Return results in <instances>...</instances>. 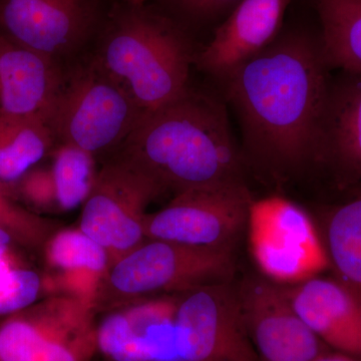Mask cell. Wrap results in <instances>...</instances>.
<instances>
[{"instance_id":"9c48e42d","label":"cell","mask_w":361,"mask_h":361,"mask_svg":"<svg viewBox=\"0 0 361 361\" xmlns=\"http://www.w3.org/2000/svg\"><path fill=\"white\" fill-rule=\"evenodd\" d=\"M237 288L247 331L261 361H313L329 351L292 307L284 286L250 277Z\"/></svg>"},{"instance_id":"d6986e66","label":"cell","mask_w":361,"mask_h":361,"mask_svg":"<svg viewBox=\"0 0 361 361\" xmlns=\"http://www.w3.org/2000/svg\"><path fill=\"white\" fill-rule=\"evenodd\" d=\"M49 173L54 198L65 210L87 200L97 179L92 154L66 142L56 149Z\"/></svg>"},{"instance_id":"6da1fadb","label":"cell","mask_w":361,"mask_h":361,"mask_svg":"<svg viewBox=\"0 0 361 361\" xmlns=\"http://www.w3.org/2000/svg\"><path fill=\"white\" fill-rule=\"evenodd\" d=\"M329 68L322 47L290 37L223 78L241 123L246 164L276 184L315 164Z\"/></svg>"},{"instance_id":"7402d4cb","label":"cell","mask_w":361,"mask_h":361,"mask_svg":"<svg viewBox=\"0 0 361 361\" xmlns=\"http://www.w3.org/2000/svg\"><path fill=\"white\" fill-rule=\"evenodd\" d=\"M240 0H184V6L192 13L209 16L223 11Z\"/></svg>"},{"instance_id":"ffe728a7","label":"cell","mask_w":361,"mask_h":361,"mask_svg":"<svg viewBox=\"0 0 361 361\" xmlns=\"http://www.w3.org/2000/svg\"><path fill=\"white\" fill-rule=\"evenodd\" d=\"M49 255L52 262L65 269L85 268L102 271L106 267V249L85 233L70 231L59 234L51 242Z\"/></svg>"},{"instance_id":"30bf717a","label":"cell","mask_w":361,"mask_h":361,"mask_svg":"<svg viewBox=\"0 0 361 361\" xmlns=\"http://www.w3.org/2000/svg\"><path fill=\"white\" fill-rule=\"evenodd\" d=\"M315 164L348 198L361 194V73L342 71L330 80Z\"/></svg>"},{"instance_id":"8fae6325","label":"cell","mask_w":361,"mask_h":361,"mask_svg":"<svg viewBox=\"0 0 361 361\" xmlns=\"http://www.w3.org/2000/svg\"><path fill=\"white\" fill-rule=\"evenodd\" d=\"M90 23L85 0H0L4 37L47 58L77 47Z\"/></svg>"},{"instance_id":"ac0fdd59","label":"cell","mask_w":361,"mask_h":361,"mask_svg":"<svg viewBox=\"0 0 361 361\" xmlns=\"http://www.w3.org/2000/svg\"><path fill=\"white\" fill-rule=\"evenodd\" d=\"M329 66L361 73V0H317Z\"/></svg>"},{"instance_id":"7a4b0ae2","label":"cell","mask_w":361,"mask_h":361,"mask_svg":"<svg viewBox=\"0 0 361 361\" xmlns=\"http://www.w3.org/2000/svg\"><path fill=\"white\" fill-rule=\"evenodd\" d=\"M125 144L126 161L178 193L244 183L245 158L233 137L224 104L191 90L142 115Z\"/></svg>"},{"instance_id":"5b68a950","label":"cell","mask_w":361,"mask_h":361,"mask_svg":"<svg viewBox=\"0 0 361 361\" xmlns=\"http://www.w3.org/2000/svg\"><path fill=\"white\" fill-rule=\"evenodd\" d=\"M142 113L128 92L97 66L63 82L54 106V137L87 153L125 144Z\"/></svg>"},{"instance_id":"603a6c76","label":"cell","mask_w":361,"mask_h":361,"mask_svg":"<svg viewBox=\"0 0 361 361\" xmlns=\"http://www.w3.org/2000/svg\"><path fill=\"white\" fill-rule=\"evenodd\" d=\"M313 361H355L351 356L344 355V353H330L329 351L318 356Z\"/></svg>"},{"instance_id":"4fadbf2b","label":"cell","mask_w":361,"mask_h":361,"mask_svg":"<svg viewBox=\"0 0 361 361\" xmlns=\"http://www.w3.org/2000/svg\"><path fill=\"white\" fill-rule=\"evenodd\" d=\"M63 78L52 59L0 35V114L51 126Z\"/></svg>"},{"instance_id":"e0dca14e","label":"cell","mask_w":361,"mask_h":361,"mask_svg":"<svg viewBox=\"0 0 361 361\" xmlns=\"http://www.w3.org/2000/svg\"><path fill=\"white\" fill-rule=\"evenodd\" d=\"M54 137L51 126L40 118L0 114V180L20 179L44 158Z\"/></svg>"},{"instance_id":"484cf974","label":"cell","mask_w":361,"mask_h":361,"mask_svg":"<svg viewBox=\"0 0 361 361\" xmlns=\"http://www.w3.org/2000/svg\"><path fill=\"white\" fill-rule=\"evenodd\" d=\"M111 361V360H110Z\"/></svg>"},{"instance_id":"44dd1931","label":"cell","mask_w":361,"mask_h":361,"mask_svg":"<svg viewBox=\"0 0 361 361\" xmlns=\"http://www.w3.org/2000/svg\"><path fill=\"white\" fill-rule=\"evenodd\" d=\"M0 180V228L11 236L27 237L30 234L32 219L30 215L18 208L9 200Z\"/></svg>"},{"instance_id":"8992f818","label":"cell","mask_w":361,"mask_h":361,"mask_svg":"<svg viewBox=\"0 0 361 361\" xmlns=\"http://www.w3.org/2000/svg\"><path fill=\"white\" fill-rule=\"evenodd\" d=\"M174 325L179 361H261L232 281L187 291L175 308Z\"/></svg>"},{"instance_id":"2e32d148","label":"cell","mask_w":361,"mask_h":361,"mask_svg":"<svg viewBox=\"0 0 361 361\" xmlns=\"http://www.w3.org/2000/svg\"><path fill=\"white\" fill-rule=\"evenodd\" d=\"M322 242L336 280L361 302V194L332 207Z\"/></svg>"},{"instance_id":"277c9868","label":"cell","mask_w":361,"mask_h":361,"mask_svg":"<svg viewBox=\"0 0 361 361\" xmlns=\"http://www.w3.org/2000/svg\"><path fill=\"white\" fill-rule=\"evenodd\" d=\"M246 227L252 257L269 281L292 286L329 267L312 219L288 199L271 196L252 201Z\"/></svg>"},{"instance_id":"3957f363","label":"cell","mask_w":361,"mask_h":361,"mask_svg":"<svg viewBox=\"0 0 361 361\" xmlns=\"http://www.w3.org/2000/svg\"><path fill=\"white\" fill-rule=\"evenodd\" d=\"M191 56L172 26L134 9L111 26L96 66L128 92L145 115L189 92Z\"/></svg>"},{"instance_id":"d4e9b609","label":"cell","mask_w":361,"mask_h":361,"mask_svg":"<svg viewBox=\"0 0 361 361\" xmlns=\"http://www.w3.org/2000/svg\"><path fill=\"white\" fill-rule=\"evenodd\" d=\"M127 1L132 2L134 4H140L142 2L146 1V0H127Z\"/></svg>"},{"instance_id":"ba28073f","label":"cell","mask_w":361,"mask_h":361,"mask_svg":"<svg viewBox=\"0 0 361 361\" xmlns=\"http://www.w3.org/2000/svg\"><path fill=\"white\" fill-rule=\"evenodd\" d=\"M233 251L196 248L154 240L122 259L110 281L116 290L142 294L157 290H191L232 281Z\"/></svg>"},{"instance_id":"9a60e30c","label":"cell","mask_w":361,"mask_h":361,"mask_svg":"<svg viewBox=\"0 0 361 361\" xmlns=\"http://www.w3.org/2000/svg\"><path fill=\"white\" fill-rule=\"evenodd\" d=\"M96 332L82 324L11 314L0 323V361H87Z\"/></svg>"},{"instance_id":"52a82bcc","label":"cell","mask_w":361,"mask_h":361,"mask_svg":"<svg viewBox=\"0 0 361 361\" xmlns=\"http://www.w3.org/2000/svg\"><path fill=\"white\" fill-rule=\"evenodd\" d=\"M252 201L245 183L186 190L149 217L145 231L153 240L233 251L246 228Z\"/></svg>"},{"instance_id":"cb8c5ba5","label":"cell","mask_w":361,"mask_h":361,"mask_svg":"<svg viewBox=\"0 0 361 361\" xmlns=\"http://www.w3.org/2000/svg\"><path fill=\"white\" fill-rule=\"evenodd\" d=\"M11 241V236L6 231V230L0 228V259L4 258L8 248L9 243Z\"/></svg>"},{"instance_id":"7c38bea8","label":"cell","mask_w":361,"mask_h":361,"mask_svg":"<svg viewBox=\"0 0 361 361\" xmlns=\"http://www.w3.org/2000/svg\"><path fill=\"white\" fill-rule=\"evenodd\" d=\"M291 0H240L197 56L199 68L224 78L274 42Z\"/></svg>"},{"instance_id":"5bb4252c","label":"cell","mask_w":361,"mask_h":361,"mask_svg":"<svg viewBox=\"0 0 361 361\" xmlns=\"http://www.w3.org/2000/svg\"><path fill=\"white\" fill-rule=\"evenodd\" d=\"M284 287L292 307L325 345L361 357V302L346 287L318 276Z\"/></svg>"}]
</instances>
